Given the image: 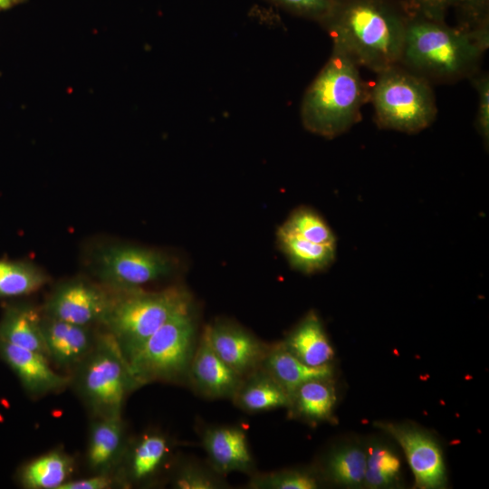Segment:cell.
I'll list each match as a JSON object with an SVG mask.
<instances>
[{"mask_svg": "<svg viewBox=\"0 0 489 489\" xmlns=\"http://www.w3.org/2000/svg\"><path fill=\"white\" fill-rule=\"evenodd\" d=\"M334 388L329 379H313L302 384L290 397L294 415L311 421L331 418L335 404Z\"/></svg>", "mask_w": 489, "mask_h": 489, "instance_id": "cb8c5ba5", "label": "cell"}, {"mask_svg": "<svg viewBox=\"0 0 489 489\" xmlns=\"http://www.w3.org/2000/svg\"><path fill=\"white\" fill-rule=\"evenodd\" d=\"M46 282V274L33 264L0 258V297L34 292Z\"/></svg>", "mask_w": 489, "mask_h": 489, "instance_id": "d4e9b609", "label": "cell"}, {"mask_svg": "<svg viewBox=\"0 0 489 489\" xmlns=\"http://www.w3.org/2000/svg\"><path fill=\"white\" fill-rule=\"evenodd\" d=\"M42 317L30 304L17 303L8 306L0 321V340L34 350L49 360L42 329Z\"/></svg>", "mask_w": 489, "mask_h": 489, "instance_id": "ffe728a7", "label": "cell"}, {"mask_svg": "<svg viewBox=\"0 0 489 489\" xmlns=\"http://www.w3.org/2000/svg\"><path fill=\"white\" fill-rule=\"evenodd\" d=\"M400 472V461L388 447L377 445L369 450L364 482L369 487L392 485Z\"/></svg>", "mask_w": 489, "mask_h": 489, "instance_id": "83f0119b", "label": "cell"}, {"mask_svg": "<svg viewBox=\"0 0 489 489\" xmlns=\"http://www.w3.org/2000/svg\"><path fill=\"white\" fill-rule=\"evenodd\" d=\"M197 340L191 305L165 322L128 362L138 386L187 381Z\"/></svg>", "mask_w": 489, "mask_h": 489, "instance_id": "8992f818", "label": "cell"}, {"mask_svg": "<svg viewBox=\"0 0 489 489\" xmlns=\"http://www.w3.org/2000/svg\"><path fill=\"white\" fill-rule=\"evenodd\" d=\"M478 95L475 127L488 144L489 141V76L487 72H477L470 78Z\"/></svg>", "mask_w": 489, "mask_h": 489, "instance_id": "4dcf8cb0", "label": "cell"}, {"mask_svg": "<svg viewBox=\"0 0 489 489\" xmlns=\"http://www.w3.org/2000/svg\"><path fill=\"white\" fill-rule=\"evenodd\" d=\"M462 14L460 27L478 30L489 27V0H456Z\"/></svg>", "mask_w": 489, "mask_h": 489, "instance_id": "1f68e13d", "label": "cell"}, {"mask_svg": "<svg viewBox=\"0 0 489 489\" xmlns=\"http://www.w3.org/2000/svg\"><path fill=\"white\" fill-rule=\"evenodd\" d=\"M403 448L418 488H438L446 483V469L438 445L426 432L407 425L379 422Z\"/></svg>", "mask_w": 489, "mask_h": 489, "instance_id": "30bf717a", "label": "cell"}, {"mask_svg": "<svg viewBox=\"0 0 489 489\" xmlns=\"http://www.w3.org/2000/svg\"><path fill=\"white\" fill-rule=\"evenodd\" d=\"M173 267L172 260L163 253L129 244L107 246L97 257L102 282L125 291L164 278Z\"/></svg>", "mask_w": 489, "mask_h": 489, "instance_id": "ba28073f", "label": "cell"}, {"mask_svg": "<svg viewBox=\"0 0 489 489\" xmlns=\"http://www.w3.org/2000/svg\"><path fill=\"white\" fill-rule=\"evenodd\" d=\"M277 241L291 266L302 273L325 271L336 258V244L313 243L281 228L277 231Z\"/></svg>", "mask_w": 489, "mask_h": 489, "instance_id": "7402d4cb", "label": "cell"}, {"mask_svg": "<svg viewBox=\"0 0 489 489\" xmlns=\"http://www.w3.org/2000/svg\"><path fill=\"white\" fill-rule=\"evenodd\" d=\"M209 466L220 475L234 472L252 475L255 463L245 431L238 426H215L202 433Z\"/></svg>", "mask_w": 489, "mask_h": 489, "instance_id": "5bb4252c", "label": "cell"}, {"mask_svg": "<svg viewBox=\"0 0 489 489\" xmlns=\"http://www.w3.org/2000/svg\"><path fill=\"white\" fill-rule=\"evenodd\" d=\"M489 47V27H450L419 16H408L398 64L429 83H451L478 72Z\"/></svg>", "mask_w": 489, "mask_h": 489, "instance_id": "7a4b0ae2", "label": "cell"}, {"mask_svg": "<svg viewBox=\"0 0 489 489\" xmlns=\"http://www.w3.org/2000/svg\"><path fill=\"white\" fill-rule=\"evenodd\" d=\"M280 228L313 243L336 244L331 226L319 213L308 206L294 209Z\"/></svg>", "mask_w": 489, "mask_h": 489, "instance_id": "4316f807", "label": "cell"}, {"mask_svg": "<svg viewBox=\"0 0 489 489\" xmlns=\"http://www.w3.org/2000/svg\"><path fill=\"white\" fill-rule=\"evenodd\" d=\"M172 455V443L159 432L149 431L128 443L116 468L123 485H140L159 475Z\"/></svg>", "mask_w": 489, "mask_h": 489, "instance_id": "8fae6325", "label": "cell"}, {"mask_svg": "<svg viewBox=\"0 0 489 489\" xmlns=\"http://www.w3.org/2000/svg\"><path fill=\"white\" fill-rule=\"evenodd\" d=\"M121 417H96L89 433L86 459L95 474L116 470L127 446Z\"/></svg>", "mask_w": 489, "mask_h": 489, "instance_id": "e0dca14e", "label": "cell"}, {"mask_svg": "<svg viewBox=\"0 0 489 489\" xmlns=\"http://www.w3.org/2000/svg\"><path fill=\"white\" fill-rule=\"evenodd\" d=\"M408 19L393 0H333L319 24L333 51L377 73L398 64Z\"/></svg>", "mask_w": 489, "mask_h": 489, "instance_id": "6da1fadb", "label": "cell"}, {"mask_svg": "<svg viewBox=\"0 0 489 489\" xmlns=\"http://www.w3.org/2000/svg\"><path fill=\"white\" fill-rule=\"evenodd\" d=\"M211 467L187 462L180 465L172 477V487L176 489H221L228 487Z\"/></svg>", "mask_w": 489, "mask_h": 489, "instance_id": "f546056e", "label": "cell"}, {"mask_svg": "<svg viewBox=\"0 0 489 489\" xmlns=\"http://www.w3.org/2000/svg\"><path fill=\"white\" fill-rule=\"evenodd\" d=\"M232 400L237 408L251 414L290 405L288 394L262 366L243 379Z\"/></svg>", "mask_w": 489, "mask_h": 489, "instance_id": "44dd1931", "label": "cell"}, {"mask_svg": "<svg viewBox=\"0 0 489 489\" xmlns=\"http://www.w3.org/2000/svg\"><path fill=\"white\" fill-rule=\"evenodd\" d=\"M102 289L82 280L60 284L44 304V315L82 326L102 323L112 304Z\"/></svg>", "mask_w": 489, "mask_h": 489, "instance_id": "9c48e42d", "label": "cell"}, {"mask_svg": "<svg viewBox=\"0 0 489 489\" xmlns=\"http://www.w3.org/2000/svg\"><path fill=\"white\" fill-rule=\"evenodd\" d=\"M243 379L216 354L204 328L190 363L187 382L206 398L232 399Z\"/></svg>", "mask_w": 489, "mask_h": 489, "instance_id": "4fadbf2b", "label": "cell"}, {"mask_svg": "<svg viewBox=\"0 0 489 489\" xmlns=\"http://www.w3.org/2000/svg\"><path fill=\"white\" fill-rule=\"evenodd\" d=\"M456 0H405L401 5L408 16H419L436 22H445V16Z\"/></svg>", "mask_w": 489, "mask_h": 489, "instance_id": "d6a6232c", "label": "cell"}, {"mask_svg": "<svg viewBox=\"0 0 489 489\" xmlns=\"http://www.w3.org/2000/svg\"><path fill=\"white\" fill-rule=\"evenodd\" d=\"M42 329L49 360L61 368H76L94 345L89 326L61 321L47 315L42 317Z\"/></svg>", "mask_w": 489, "mask_h": 489, "instance_id": "2e32d148", "label": "cell"}, {"mask_svg": "<svg viewBox=\"0 0 489 489\" xmlns=\"http://www.w3.org/2000/svg\"><path fill=\"white\" fill-rule=\"evenodd\" d=\"M0 356L32 396L62 391L72 383L71 377L54 371L49 360L34 350L0 340Z\"/></svg>", "mask_w": 489, "mask_h": 489, "instance_id": "9a60e30c", "label": "cell"}, {"mask_svg": "<svg viewBox=\"0 0 489 489\" xmlns=\"http://www.w3.org/2000/svg\"><path fill=\"white\" fill-rule=\"evenodd\" d=\"M369 101L379 128L405 133L427 129L437 112L431 83L400 64L377 72Z\"/></svg>", "mask_w": 489, "mask_h": 489, "instance_id": "277c9868", "label": "cell"}, {"mask_svg": "<svg viewBox=\"0 0 489 489\" xmlns=\"http://www.w3.org/2000/svg\"><path fill=\"white\" fill-rule=\"evenodd\" d=\"M205 328L214 350L241 377L261 367L270 345L230 321H216Z\"/></svg>", "mask_w": 489, "mask_h": 489, "instance_id": "7c38bea8", "label": "cell"}, {"mask_svg": "<svg viewBox=\"0 0 489 489\" xmlns=\"http://www.w3.org/2000/svg\"><path fill=\"white\" fill-rule=\"evenodd\" d=\"M319 480L310 471L289 469L271 473H253L247 484L250 489H315Z\"/></svg>", "mask_w": 489, "mask_h": 489, "instance_id": "f1b7e54d", "label": "cell"}, {"mask_svg": "<svg viewBox=\"0 0 489 489\" xmlns=\"http://www.w3.org/2000/svg\"><path fill=\"white\" fill-rule=\"evenodd\" d=\"M73 470L72 456L62 450H52L25 464L19 480L28 489H59L70 480Z\"/></svg>", "mask_w": 489, "mask_h": 489, "instance_id": "603a6c76", "label": "cell"}, {"mask_svg": "<svg viewBox=\"0 0 489 489\" xmlns=\"http://www.w3.org/2000/svg\"><path fill=\"white\" fill-rule=\"evenodd\" d=\"M286 11L320 23L330 11L333 0H268Z\"/></svg>", "mask_w": 489, "mask_h": 489, "instance_id": "836d02e7", "label": "cell"}, {"mask_svg": "<svg viewBox=\"0 0 489 489\" xmlns=\"http://www.w3.org/2000/svg\"><path fill=\"white\" fill-rule=\"evenodd\" d=\"M74 383L96 417H121L127 395L139 388L109 332L95 340L91 351L75 368Z\"/></svg>", "mask_w": 489, "mask_h": 489, "instance_id": "52a82bcc", "label": "cell"}, {"mask_svg": "<svg viewBox=\"0 0 489 489\" xmlns=\"http://www.w3.org/2000/svg\"><path fill=\"white\" fill-rule=\"evenodd\" d=\"M370 100V85L360 67L333 51L308 86L301 105L303 127L312 133L333 139L361 120V109Z\"/></svg>", "mask_w": 489, "mask_h": 489, "instance_id": "3957f363", "label": "cell"}, {"mask_svg": "<svg viewBox=\"0 0 489 489\" xmlns=\"http://www.w3.org/2000/svg\"><path fill=\"white\" fill-rule=\"evenodd\" d=\"M127 292L113 300L102 323L129 362L165 322L191 306V299L179 287L154 292L132 289Z\"/></svg>", "mask_w": 489, "mask_h": 489, "instance_id": "5b68a950", "label": "cell"}, {"mask_svg": "<svg viewBox=\"0 0 489 489\" xmlns=\"http://www.w3.org/2000/svg\"><path fill=\"white\" fill-rule=\"evenodd\" d=\"M115 477L111 474H95L93 476L80 480H69L59 489H108L112 487Z\"/></svg>", "mask_w": 489, "mask_h": 489, "instance_id": "e575fe53", "label": "cell"}, {"mask_svg": "<svg viewBox=\"0 0 489 489\" xmlns=\"http://www.w3.org/2000/svg\"><path fill=\"white\" fill-rule=\"evenodd\" d=\"M367 454L357 446H345L334 450L328 457L326 471L337 484L358 486L363 484Z\"/></svg>", "mask_w": 489, "mask_h": 489, "instance_id": "484cf974", "label": "cell"}, {"mask_svg": "<svg viewBox=\"0 0 489 489\" xmlns=\"http://www.w3.org/2000/svg\"><path fill=\"white\" fill-rule=\"evenodd\" d=\"M25 0H0V11L10 9Z\"/></svg>", "mask_w": 489, "mask_h": 489, "instance_id": "d590c367", "label": "cell"}, {"mask_svg": "<svg viewBox=\"0 0 489 489\" xmlns=\"http://www.w3.org/2000/svg\"><path fill=\"white\" fill-rule=\"evenodd\" d=\"M281 343L293 356L311 367L327 365L334 356L322 323L314 312H308Z\"/></svg>", "mask_w": 489, "mask_h": 489, "instance_id": "ac0fdd59", "label": "cell"}, {"mask_svg": "<svg viewBox=\"0 0 489 489\" xmlns=\"http://www.w3.org/2000/svg\"><path fill=\"white\" fill-rule=\"evenodd\" d=\"M284 389L289 398L303 383L313 379H330V364L311 367L289 352L281 342L270 345L261 365Z\"/></svg>", "mask_w": 489, "mask_h": 489, "instance_id": "d6986e66", "label": "cell"}]
</instances>
